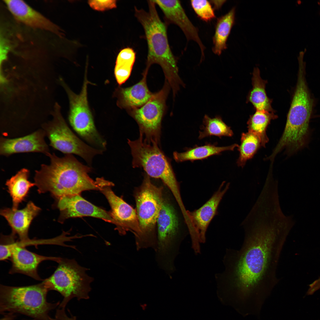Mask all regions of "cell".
<instances>
[{
  "mask_svg": "<svg viewBox=\"0 0 320 320\" xmlns=\"http://www.w3.org/2000/svg\"><path fill=\"white\" fill-rule=\"evenodd\" d=\"M100 191L107 199L111 207L112 217L119 224L118 231L121 235L130 231L135 236V243L139 241L141 232L136 210L116 195L111 187L113 184L103 178H98Z\"/></svg>",
  "mask_w": 320,
  "mask_h": 320,
  "instance_id": "4fadbf2b",
  "label": "cell"
},
{
  "mask_svg": "<svg viewBox=\"0 0 320 320\" xmlns=\"http://www.w3.org/2000/svg\"><path fill=\"white\" fill-rule=\"evenodd\" d=\"M240 249H226L225 270L215 275L220 288L237 301L244 316L257 315L279 279L276 269L287 234L270 225L246 227Z\"/></svg>",
  "mask_w": 320,
  "mask_h": 320,
  "instance_id": "6da1fadb",
  "label": "cell"
},
{
  "mask_svg": "<svg viewBox=\"0 0 320 320\" xmlns=\"http://www.w3.org/2000/svg\"><path fill=\"white\" fill-rule=\"evenodd\" d=\"M199 131L198 138L201 140L211 136L221 138L222 137H231L233 135L230 127L227 125L219 115L211 118L205 114L203 119V124Z\"/></svg>",
  "mask_w": 320,
  "mask_h": 320,
  "instance_id": "4316f807",
  "label": "cell"
},
{
  "mask_svg": "<svg viewBox=\"0 0 320 320\" xmlns=\"http://www.w3.org/2000/svg\"><path fill=\"white\" fill-rule=\"evenodd\" d=\"M252 83V88L248 95V101L256 110L274 112L271 106V100L268 97L266 92L267 81L261 78L259 69L257 67L254 69Z\"/></svg>",
  "mask_w": 320,
  "mask_h": 320,
  "instance_id": "cb8c5ba5",
  "label": "cell"
},
{
  "mask_svg": "<svg viewBox=\"0 0 320 320\" xmlns=\"http://www.w3.org/2000/svg\"><path fill=\"white\" fill-rule=\"evenodd\" d=\"M15 235L12 233L8 235H1L0 246L1 261H4L10 258L12 253L11 243L13 238Z\"/></svg>",
  "mask_w": 320,
  "mask_h": 320,
  "instance_id": "f546056e",
  "label": "cell"
},
{
  "mask_svg": "<svg viewBox=\"0 0 320 320\" xmlns=\"http://www.w3.org/2000/svg\"><path fill=\"white\" fill-rule=\"evenodd\" d=\"M170 88L165 80L161 89L153 93L146 103L140 108L127 111L137 123L140 135L148 141L159 142L161 121L166 112V101Z\"/></svg>",
  "mask_w": 320,
  "mask_h": 320,
  "instance_id": "8fae6325",
  "label": "cell"
},
{
  "mask_svg": "<svg viewBox=\"0 0 320 320\" xmlns=\"http://www.w3.org/2000/svg\"><path fill=\"white\" fill-rule=\"evenodd\" d=\"M311 290L314 292L320 289V277L309 285Z\"/></svg>",
  "mask_w": 320,
  "mask_h": 320,
  "instance_id": "836d02e7",
  "label": "cell"
},
{
  "mask_svg": "<svg viewBox=\"0 0 320 320\" xmlns=\"http://www.w3.org/2000/svg\"><path fill=\"white\" fill-rule=\"evenodd\" d=\"M48 157L50 164H42L35 171V183L39 193L49 192L57 199L80 195L85 191L100 190L97 179L94 181L89 175L92 168L81 163L72 154L60 157L53 153Z\"/></svg>",
  "mask_w": 320,
  "mask_h": 320,
  "instance_id": "7a4b0ae2",
  "label": "cell"
},
{
  "mask_svg": "<svg viewBox=\"0 0 320 320\" xmlns=\"http://www.w3.org/2000/svg\"><path fill=\"white\" fill-rule=\"evenodd\" d=\"M136 211L141 235L135 244L137 251L150 249L155 252L157 247L155 227L164 199L162 189L153 184L150 177L145 176L135 196Z\"/></svg>",
  "mask_w": 320,
  "mask_h": 320,
  "instance_id": "ba28073f",
  "label": "cell"
},
{
  "mask_svg": "<svg viewBox=\"0 0 320 320\" xmlns=\"http://www.w3.org/2000/svg\"><path fill=\"white\" fill-rule=\"evenodd\" d=\"M49 291L43 281L25 286L1 284L0 313H18L36 320H51L49 313L59 306L60 303H52L47 301Z\"/></svg>",
  "mask_w": 320,
  "mask_h": 320,
  "instance_id": "5b68a950",
  "label": "cell"
},
{
  "mask_svg": "<svg viewBox=\"0 0 320 320\" xmlns=\"http://www.w3.org/2000/svg\"><path fill=\"white\" fill-rule=\"evenodd\" d=\"M163 12L165 23L177 25L184 34L187 40H193L199 45L201 51L200 62L204 58L205 47L201 40L197 28L187 16L179 0H154Z\"/></svg>",
  "mask_w": 320,
  "mask_h": 320,
  "instance_id": "9a60e30c",
  "label": "cell"
},
{
  "mask_svg": "<svg viewBox=\"0 0 320 320\" xmlns=\"http://www.w3.org/2000/svg\"><path fill=\"white\" fill-rule=\"evenodd\" d=\"M29 170L23 168L8 180L6 183L8 191L12 198L14 209H18L20 204L27 197L30 189L35 185L28 180Z\"/></svg>",
  "mask_w": 320,
  "mask_h": 320,
  "instance_id": "7402d4cb",
  "label": "cell"
},
{
  "mask_svg": "<svg viewBox=\"0 0 320 320\" xmlns=\"http://www.w3.org/2000/svg\"><path fill=\"white\" fill-rule=\"evenodd\" d=\"M235 7L232 8L227 13L220 17L216 24L213 38V52L219 56L227 48V41L234 24Z\"/></svg>",
  "mask_w": 320,
  "mask_h": 320,
  "instance_id": "603a6c76",
  "label": "cell"
},
{
  "mask_svg": "<svg viewBox=\"0 0 320 320\" xmlns=\"http://www.w3.org/2000/svg\"><path fill=\"white\" fill-rule=\"evenodd\" d=\"M190 3L196 15L203 20L208 22L215 18L214 9L208 1L191 0Z\"/></svg>",
  "mask_w": 320,
  "mask_h": 320,
  "instance_id": "f1b7e54d",
  "label": "cell"
},
{
  "mask_svg": "<svg viewBox=\"0 0 320 320\" xmlns=\"http://www.w3.org/2000/svg\"><path fill=\"white\" fill-rule=\"evenodd\" d=\"M116 0H89L88 4L93 9L103 11L116 8Z\"/></svg>",
  "mask_w": 320,
  "mask_h": 320,
  "instance_id": "4dcf8cb0",
  "label": "cell"
},
{
  "mask_svg": "<svg viewBox=\"0 0 320 320\" xmlns=\"http://www.w3.org/2000/svg\"><path fill=\"white\" fill-rule=\"evenodd\" d=\"M57 106L52 121L43 126L50 145L54 149L66 154L76 155L91 166L95 156L103 151L85 143L71 130Z\"/></svg>",
  "mask_w": 320,
  "mask_h": 320,
  "instance_id": "30bf717a",
  "label": "cell"
},
{
  "mask_svg": "<svg viewBox=\"0 0 320 320\" xmlns=\"http://www.w3.org/2000/svg\"><path fill=\"white\" fill-rule=\"evenodd\" d=\"M56 269L49 277L43 281L49 290L59 292L63 298L59 308H65L71 300H87L92 289L94 278L86 273L89 269L80 265L74 259L61 258Z\"/></svg>",
  "mask_w": 320,
  "mask_h": 320,
  "instance_id": "52a82bcc",
  "label": "cell"
},
{
  "mask_svg": "<svg viewBox=\"0 0 320 320\" xmlns=\"http://www.w3.org/2000/svg\"><path fill=\"white\" fill-rule=\"evenodd\" d=\"M45 136L44 130L40 129L18 138L9 139L1 137L0 154L9 156L18 153L39 152L48 156L50 153L44 140Z\"/></svg>",
  "mask_w": 320,
  "mask_h": 320,
  "instance_id": "e0dca14e",
  "label": "cell"
},
{
  "mask_svg": "<svg viewBox=\"0 0 320 320\" xmlns=\"http://www.w3.org/2000/svg\"><path fill=\"white\" fill-rule=\"evenodd\" d=\"M8 9L17 21L31 27L45 30L58 35L60 29L41 13L20 0L4 1Z\"/></svg>",
  "mask_w": 320,
  "mask_h": 320,
  "instance_id": "ac0fdd59",
  "label": "cell"
},
{
  "mask_svg": "<svg viewBox=\"0 0 320 320\" xmlns=\"http://www.w3.org/2000/svg\"><path fill=\"white\" fill-rule=\"evenodd\" d=\"M239 145L234 143L225 146H218L215 143H206L201 146L195 145L192 148H186L185 151L179 153L175 151L173 153V158L177 162L186 161L192 162L196 160H202L214 155H220L225 151H233Z\"/></svg>",
  "mask_w": 320,
  "mask_h": 320,
  "instance_id": "44dd1931",
  "label": "cell"
},
{
  "mask_svg": "<svg viewBox=\"0 0 320 320\" xmlns=\"http://www.w3.org/2000/svg\"><path fill=\"white\" fill-rule=\"evenodd\" d=\"M65 308H58L56 311L54 318L52 320H77L76 316L71 315L68 316L66 314Z\"/></svg>",
  "mask_w": 320,
  "mask_h": 320,
  "instance_id": "1f68e13d",
  "label": "cell"
},
{
  "mask_svg": "<svg viewBox=\"0 0 320 320\" xmlns=\"http://www.w3.org/2000/svg\"><path fill=\"white\" fill-rule=\"evenodd\" d=\"M40 211V208L30 201L21 209H14L12 208L2 209L0 211V214L11 227L12 233L17 235L20 241L29 242L32 240L28 236L30 225Z\"/></svg>",
  "mask_w": 320,
  "mask_h": 320,
  "instance_id": "d6986e66",
  "label": "cell"
},
{
  "mask_svg": "<svg viewBox=\"0 0 320 320\" xmlns=\"http://www.w3.org/2000/svg\"><path fill=\"white\" fill-rule=\"evenodd\" d=\"M86 70L82 88L78 94L73 92L63 80H60L69 98L68 120L75 131L89 145L104 151L106 148V141L97 129L89 105L87 88L88 84L91 83L88 80Z\"/></svg>",
  "mask_w": 320,
  "mask_h": 320,
  "instance_id": "9c48e42d",
  "label": "cell"
},
{
  "mask_svg": "<svg viewBox=\"0 0 320 320\" xmlns=\"http://www.w3.org/2000/svg\"><path fill=\"white\" fill-rule=\"evenodd\" d=\"M148 71L143 73V77L138 83L129 87H117L114 93L117 98V105L127 111L139 108L146 103L151 97L153 93L149 89L147 83Z\"/></svg>",
  "mask_w": 320,
  "mask_h": 320,
  "instance_id": "ffe728a7",
  "label": "cell"
},
{
  "mask_svg": "<svg viewBox=\"0 0 320 320\" xmlns=\"http://www.w3.org/2000/svg\"><path fill=\"white\" fill-rule=\"evenodd\" d=\"M15 239L12 244V255L10 258L12 267L9 273H20L36 280L43 281L38 273L39 264L46 260L54 261L58 263L61 257L46 256L33 252L20 245L18 240Z\"/></svg>",
  "mask_w": 320,
  "mask_h": 320,
  "instance_id": "2e32d148",
  "label": "cell"
},
{
  "mask_svg": "<svg viewBox=\"0 0 320 320\" xmlns=\"http://www.w3.org/2000/svg\"><path fill=\"white\" fill-rule=\"evenodd\" d=\"M6 40L2 37H0V66L7 59L9 48Z\"/></svg>",
  "mask_w": 320,
  "mask_h": 320,
  "instance_id": "d6a6232c",
  "label": "cell"
},
{
  "mask_svg": "<svg viewBox=\"0 0 320 320\" xmlns=\"http://www.w3.org/2000/svg\"><path fill=\"white\" fill-rule=\"evenodd\" d=\"M240 140V144L237 147L239 156L236 164L238 166L243 167L247 161L254 156L262 145L259 137L250 132L242 133Z\"/></svg>",
  "mask_w": 320,
  "mask_h": 320,
  "instance_id": "83f0119b",
  "label": "cell"
},
{
  "mask_svg": "<svg viewBox=\"0 0 320 320\" xmlns=\"http://www.w3.org/2000/svg\"><path fill=\"white\" fill-rule=\"evenodd\" d=\"M305 75V68H300L285 127L279 139L283 145L296 149L307 146L311 134L309 123L314 102L307 85Z\"/></svg>",
  "mask_w": 320,
  "mask_h": 320,
  "instance_id": "277c9868",
  "label": "cell"
},
{
  "mask_svg": "<svg viewBox=\"0 0 320 320\" xmlns=\"http://www.w3.org/2000/svg\"><path fill=\"white\" fill-rule=\"evenodd\" d=\"M56 206L60 212L58 219L60 223H63L69 218L89 216L113 223L116 226L117 230L119 229L118 223L112 217L110 212L93 204L80 195L61 197L57 199Z\"/></svg>",
  "mask_w": 320,
  "mask_h": 320,
  "instance_id": "5bb4252c",
  "label": "cell"
},
{
  "mask_svg": "<svg viewBox=\"0 0 320 320\" xmlns=\"http://www.w3.org/2000/svg\"><path fill=\"white\" fill-rule=\"evenodd\" d=\"M277 116L273 112L256 110L250 116L247 122L248 131L252 132L260 138L262 147H265L269 141L266 130L271 120L276 119Z\"/></svg>",
  "mask_w": 320,
  "mask_h": 320,
  "instance_id": "d4e9b609",
  "label": "cell"
},
{
  "mask_svg": "<svg viewBox=\"0 0 320 320\" xmlns=\"http://www.w3.org/2000/svg\"><path fill=\"white\" fill-rule=\"evenodd\" d=\"M6 314L1 320H13L15 318L14 314L8 313Z\"/></svg>",
  "mask_w": 320,
  "mask_h": 320,
  "instance_id": "d590c367",
  "label": "cell"
},
{
  "mask_svg": "<svg viewBox=\"0 0 320 320\" xmlns=\"http://www.w3.org/2000/svg\"><path fill=\"white\" fill-rule=\"evenodd\" d=\"M223 182L217 190L202 206L193 211L186 210L187 225L192 241V247L195 254L200 253V243L206 241V234L208 226L216 213L219 204L228 189L229 183L225 187Z\"/></svg>",
  "mask_w": 320,
  "mask_h": 320,
  "instance_id": "7c38bea8",
  "label": "cell"
},
{
  "mask_svg": "<svg viewBox=\"0 0 320 320\" xmlns=\"http://www.w3.org/2000/svg\"><path fill=\"white\" fill-rule=\"evenodd\" d=\"M135 59V52L131 48H124L119 53L116 62L114 74L120 86L124 83L130 77Z\"/></svg>",
  "mask_w": 320,
  "mask_h": 320,
  "instance_id": "484cf974",
  "label": "cell"
},
{
  "mask_svg": "<svg viewBox=\"0 0 320 320\" xmlns=\"http://www.w3.org/2000/svg\"><path fill=\"white\" fill-rule=\"evenodd\" d=\"M147 2L148 9L147 12L135 7V17L144 29L148 45L145 70L148 71L151 65L154 64L160 65L165 80L175 95L181 86L185 87V85L179 76L177 59L169 46L167 33V25L161 20L154 0Z\"/></svg>",
  "mask_w": 320,
  "mask_h": 320,
  "instance_id": "3957f363",
  "label": "cell"
},
{
  "mask_svg": "<svg viewBox=\"0 0 320 320\" xmlns=\"http://www.w3.org/2000/svg\"><path fill=\"white\" fill-rule=\"evenodd\" d=\"M210 1L214 5V9L217 10H219L220 9L223 5L225 3L226 1L212 0Z\"/></svg>",
  "mask_w": 320,
  "mask_h": 320,
  "instance_id": "e575fe53",
  "label": "cell"
},
{
  "mask_svg": "<svg viewBox=\"0 0 320 320\" xmlns=\"http://www.w3.org/2000/svg\"><path fill=\"white\" fill-rule=\"evenodd\" d=\"M134 167L142 168L149 177L160 179L167 185L179 205L183 204L178 183L169 159L158 143L149 141L140 135L137 140H128Z\"/></svg>",
  "mask_w": 320,
  "mask_h": 320,
  "instance_id": "8992f818",
  "label": "cell"
}]
</instances>
